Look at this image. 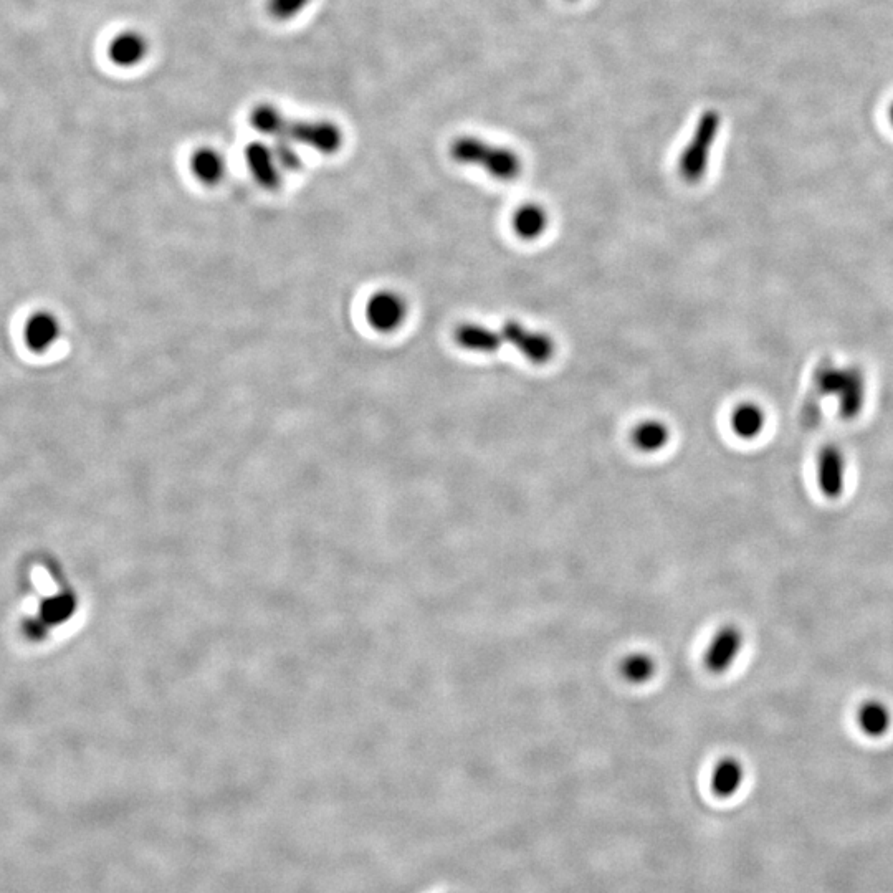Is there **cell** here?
I'll use <instances>...</instances> for the list:
<instances>
[{"instance_id": "cell-1", "label": "cell", "mask_w": 893, "mask_h": 893, "mask_svg": "<svg viewBox=\"0 0 893 893\" xmlns=\"http://www.w3.org/2000/svg\"><path fill=\"white\" fill-rule=\"evenodd\" d=\"M449 153L455 163L483 169L497 181H515L523 172V161L515 149L490 143L487 139L472 134L455 138L450 143Z\"/></svg>"}, {"instance_id": "cell-2", "label": "cell", "mask_w": 893, "mask_h": 893, "mask_svg": "<svg viewBox=\"0 0 893 893\" xmlns=\"http://www.w3.org/2000/svg\"><path fill=\"white\" fill-rule=\"evenodd\" d=\"M814 387L819 396L836 401L837 412L846 421H852L864 411L867 381L859 366H837L827 359L814 371Z\"/></svg>"}, {"instance_id": "cell-3", "label": "cell", "mask_w": 893, "mask_h": 893, "mask_svg": "<svg viewBox=\"0 0 893 893\" xmlns=\"http://www.w3.org/2000/svg\"><path fill=\"white\" fill-rule=\"evenodd\" d=\"M718 129H720V116L717 111H705L698 118L692 138L688 139L685 148L680 153L679 163H677L679 176L687 184H697L707 176L713 146L717 141Z\"/></svg>"}, {"instance_id": "cell-4", "label": "cell", "mask_w": 893, "mask_h": 893, "mask_svg": "<svg viewBox=\"0 0 893 893\" xmlns=\"http://www.w3.org/2000/svg\"><path fill=\"white\" fill-rule=\"evenodd\" d=\"M297 146L315 149L316 153L335 154L343 146V131L340 126L328 120H297L287 118L282 136Z\"/></svg>"}, {"instance_id": "cell-5", "label": "cell", "mask_w": 893, "mask_h": 893, "mask_svg": "<svg viewBox=\"0 0 893 893\" xmlns=\"http://www.w3.org/2000/svg\"><path fill=\"white\" fill-rule=\"evenodd\" d=\"M409 305L404 295L396 290H378L368 298L366 303V321L376 333L391 335L401 330L406 323Z\"/></svg>"}, {"instance_id": "cell-6", "label": "cell", "mask_w": 893, "mask_h": 893, "mask_svg": "<svg viewBox=\"0 0 893 893\" xmlns=\"http://www.w3.org/2000/svg\"><path fill=\"white\" fill-rule=\"evenodd\" d=\"M500 331H502L503 340L513 346L531 364L543 366L554 358L556 343H554L553 336L548 335L545 331L535 330V328H530L516 320H508Z\"/></svg>"}, {"instance_id": "cell-7", "label": "cell", "mask_w": 893, "mask_h": 893, "mask_svg": "<svg viewBox=\"0 0 893 893\" xmlns=\"http://www.w3.org/2000/svg\"><path fill=\"white\" fill-rule=\"evenodd\" d=\"M817 485L827 500H837L846 492L847 459L836 444L822 445L816 460Z\"/></svg>"}, {"instance_id": "cell-8", "label": "cell", "mask_w": 893, "mask_h": 893, "mask_svg": "<svg viewBox=\"0 0 893 893\" xmlns=\"http://www.w3.org/2000/svg\"><path fill=\"white\" fill-rule=\"evenodd\" d=\"M743 644H745V636H743L740 627L723 626L710 640L705 655H703V665L707 667L710 674H725L736 664V660L743 650Z\"/></svg>"}, {"instance_id": "cell-9", "label": "cell", "mask_w": 893, "mask_h": 893, "mask_svg": "<svg viewBox=\"0 0 893 893\" xmlns=\"http://www.w3.org/2000/svg\"><path fill=\"white\" fill-rule=\"evenodd\" d=\"M245 163L258 186L267 191H277L282 187L283 169L278 163L273 146L263 141H254L245 148Z\"/></svg>"}, {"instance_id": "cell-10", "label": "cell", "mask_w": 893, "mask_h": 893, "mask_svg": "<svg viewBox=\"0 0 893 893\" xmlns=\"http://www.w3.org/2000/svg\"><path fill=\"white\" fill-rule=\"evenodd\" d=\"M106 55L116 67H138L149 55L148 37L139 30H123L110 40Z\"/></svg>"}, {"instance_id": "cell-11", "label": "cell", "mask_w": 893, "mask_h": 893, "mask_svg": "<svg viewBox=\"0 0 893 893\" xmlns=\"http://www.w3.org/2000/svg\"><path fill=\"white\" fill-rule=\"evenodd\" d=\"M62 336V323L52 311L39 310L24 325L25 346L35 354L47 353Z\"/></svg>"}, {"instance_id": "cell-12", "label": "cell", "mask_w": 893, "mask_h": 893, "mask_svg": "<svg viewBox=\"0 0 893 893\" xmlns=\"http://www.w3.org/2000/svg\"><path fill=\"white\" fill-rule=\"evenodd\" d=\"M454 340L459 348L475 354L497 353L505 343L502 331L470 321L455 328Z\"/></svg>"}, {"instance_id": "cell-13", "label": "cell", "mask_w": 893, "mask_h": 893, "mask_svg": "<svg viewBox=\"0 0 893 893\" xmlns=\"http://www.w3.org/2000/svg\"><path fill=\"white\" fill-rule=\"evenodd\" d=\"M768 424L765 407L755 401L736 404L730 412V429L741 440H755L765 432Z\"/></svg>"}, {"instance_id": "cell-14", "label": "cell", "mask_w": 893, "mask_h": 893, "mask_svg": "<svg viewBox=\"0 0 893 893\" xmlns=\"http://www.w3.org/2000/svg\"><path fill=\"white\" fill-rule=\"evenodd\" d=\"M548 227H550V214L538 202L521 204L511 217V229L518 239L525 242L540 239Z\"/></svg>"}, {"instance_id": "cell-15", "label": "cell", "mask_w": 893, "mask_h": 893, "mask_svg": "<svg viewBox=\"0 0 893 893\" xmlns=\"http://www.w3.org/2000/svg\"><path fill=\"white\" fill-rule=\"evenodd\" d=\"M191 172L204 186L214 187L227 176V161L219 149L204 146L192 153Z\"/></svg>"}, {"instance_id": "cell-16", "label": "cell", "mask_w": 893, "mask_h": 893, "mask_svg": "<svg viewBox=\"0 0 893 893\" xmlns=\"http://www.w3.org/2000/svg\"><path fill=\"white\" fill-rule=\"evenodd\" d=\"M631 440L634 447L644 454H655L665 449L670 442V429L659 419H644L632 429Z\"/></svg>"}, {"instance_id": "cell-17", "label": "cell", "mask_w": 893, "mask_h": 893, "mask_svg": "<svg viewBox=\"0 0 893 893\" xmlns=\"http://www.w3.org/2000/svg\"><path fill=\"white\" fill-rule=\"evenodd\" d=\"M892 722V712L882 700H865L857 712L860 730L869 738H882L887 735Z\"/></svg>"}, {"instance_id": "cell-18", "label": "cell", "mask_w": 893, "mask_h": 893, "mask_svg": "<svg viewBox=\"0 0 893 893\" xmlns=\"http://www.w3.org/2000/svg\"><path fill=\"white\" fill-rule=\"evenodd\" d=\"M78 611L77 594L70 589H63L60 593L48 596L40 602L39 616L50 627L63 626L72 619Z\"/></svg>"}, {"instance_id": "cell-19", "label": "cell", "mask_w": 893, "mask_h": 893, "mask_svg": "<svg viewBox=\"0 0 893 893\" xmlns=\"http://www.w3.org/2000/svg\"><path fill=\"white\" fill-rule=\"evenodd\" d=\"M745 779V768L736 758L718 761L712 773V789L718 798H731L740 791Z\"/></svg>"}, {"instance_id": "cell-20", "label": "cell", "mask_w": 893, "mask_h": 893, "mask_svg": "<svg viewBox=\"0 0 893 893\" xmlns=\"http://www.w3.org/2000/svg\"><path fill=\"white\" fill-rule=\"evenodd\" d=\"M250 123L258 133L270 136V138H278L283 134L287 116L283 115L282 110H278L275 105L260 103L250 113Z\"/></svg>"}, {"instance_id": "cell-21", "label": "cell", "mask_w": 893, "mask_h": 893, "mask_svg": "<svg viewBox=\"0 0 893 893\" xmlns=\"http://www.w3.org/2000/svg\"><path fill=\"white\" fill-rule=\"evenodd\" d=\"M621 674L632 685H644L657 674V662L645 652H634L622 660Z\"/></svg>"}, {"instance_id": "cell-22", "label": "cell", "mask_w": 893, "mask_h": 893, "mask_svg": "<svg viewBox=\"0 0 893 893\" xmlns=\"http://www.w3.org/2000/svg\"><path fill=\"white\" fill-rule=\"evenodd\" d=\"M311 0H267L270 17L280 22L295 19L310 5Z\"/></svg>"}, {"instance_id": "cell-23", "label": "cell", "mask_w": 893, "mask_h": 893, "mask_svg": "<svg viewBox=\"0 0 893 893\" xmlns=\"http://www.w3.org/2000/svg\"><path fill=\"white\" fill-rule=\"evenodd\" d=\"M273 151L277 154L278 163L285 172H295L301 168L300 153L297 144L288 138H275Z\"/></svg>"}, {"instance_id": "cell-24", "label": "cell", "mask_w": 893, "mask_h": 893, "mask_svg": "<svg viewBox=\"0 0 893 893\" xmlns=\"http://www.w3.org/2000/svg\"><path fill=\"white\" fill-rule=\"evenodd\" d=\"M52 627L48 626L47 622L43 621L42 617H29V619H25L24 624H22V632H24V636L27 639L32 640V642H40V640L47 639L48 632H50Z\"/></svg>"}, {"instance_id": "cell-25", "label": "cell", "mask_w": 893, "mask_h": 893, "mask_svg": "<svg viewBox=\"0 0 893 893\" xmlns=\"http://www.w3.org/2000/svg\"><path fill=\"white\" fill-rule=\"evenodd\" d=\"M890 120H892V125H893V106H892V113H890Z\"/></svg>"}]
</instances>
